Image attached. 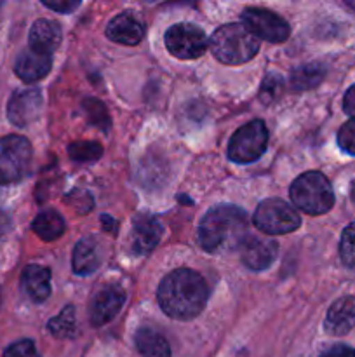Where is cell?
I'll list each match as a JSON object with an SVG mask.
<instances>
[{"instance_id": "cell-16", "label": "cell", "mask_w": 355, "mask_h": 357, "mask_svg": "<svg viewBox=\"0 0 355 357\" xmlns=\"http://www.w3.org/2000/svg\"><path fill=\"white\" fill-rule=\"evenodd\" d=\"M51 65V54H42V52L33 51V49H28V51H23L17 56L14 72L24 82H37V80L44 79L47 75Z\"/></svg>"}, {"instance_id": "cell-20", "label": "cell", "mask_w": 355, "mask_h": 357, "mask_svg": "<svg viewBox=\"0 0 355 357\" xmlns=\"http://www.w3.org/2000/svg\"><path fill=\"white\" fill-rule=\"evenodd\" d=\"M134 342L141 357H171V347L164 335L152 328H141L136 331Z\"/></svg>"}, {"instance_id": "cell-26", "label": "cell", "mask_w": 355, "mask_h": 357, "mask_svg": "<svg viewBox=\"0 0 355 357\" xmlns=\"http://www.w3.org/2000/svg\"><path fill=\"white\" fill-rule=\"evenodd\" d=\"M338 143H340L341 150L355 155V117L341 126L340 132H338Z\"/></svg>"}, {"instance_id": "cell-8", "label": "cell", "mask_w": 355, "mask_h": 357, "mask_svg": "<svg viewBox=\"0 0 355 357\" xmlns=\"http://www.w3.org/2000/svg\"><path fill=\"white\" fill-rule=\"evenodd\" d=\"M166 47L180 59H197L209 47V38L197 24L178 23L166 31Z\"/></svg>"}, {"instance_id": "cell-18", "label": "cell", "mask_w": 355, "mask_h": 357, "mask_svg": "<svg viewBox=\"0 0 355 357\" xmlns=\"http://www.w3.org/2000/svg\"><path fill=\"white\" fill-rule=\"evenodd\" d=\"M59 42H61V28L56 21H35L30 30V49L42 54H51L58 49Z\"/></svg>"}, {"instance_id": "cell-1", "label": "cell", "mask_w": 355, "mask_h": 357, "mask_svg": "<svg viewBox=\"0 0 355 357\" xmlns=\"http://www.w3.org/2000/svg\"><path fill=\"white\" fill-rule=\"evenodd\" d=\"M157 300L164 314L173 319H194L207 302V286L202 275L195 271L178 268L162 279Z\"/></svg>"}, {"instance_id": "cell-31", "label": "cell", "mask_w": 355, "mask_h": 357, "mask_svg": "<svg viewBox=\"0 0 355 357\" xmlns=\"http://www.w3.org/2000/svg\"><path fill=\"white\" fill-rule=\"evenodd\" d=\"M350 195H352V201L355 202V180H354V183H352V188H350Z\"/></svg>"}, {"instance_id": "cell-28", "label": "cell", "mask_w": 355, "mask_h": 357, "mask_svg": "<svg viewBox=\"0 0 355 357\" xmlns=\"http://www.w3.org/2000/svg\"><path fill=\"white\" fill-rule=\"evenodd\" d=\"M320 357H355V351L347 345H334V347L322 352Z\"/></svg>"}, {"instance_id": "cell-6", "label": "cell", "mask_w": 355, "mask_h": 357, "mask_svg": "<svg viewBox=\"0 0 355 357\" xmlns=\"http://www.w3.org/2000/svg\"><path fill=\"white\" fill-rule=\"evenodd\" d=\"M254 225L267 236H282L294 232L301 218L292 206L282 199H265L254 211Z\"/></svg>"}, {"instance_id": "cell-17", "label": "cell", "mask_w": 355, "mask_h": 357, "mask_svg": "<svg viewBox=\"0 0 355 357\" xmlns=\"http://www.w3.org/2000/svg\"><path fill=\"white\" fill-rule=\"evenodd\" d=\"M21 286L31 302H45L51 295V272L42 265H28L21 274Z\"/></svg>"}, {"instance_id": "cell-15", "label": "cell", "mask_w": 355, "mask_h": 357, "mask_svg": "<svg viewBox=\"0 0 355 357\" xmlns=\"http://www.w3.org/2000/svg\"><path fill=\"white\" fill-rule=\"evenodd\" d=\"M162 225L153 216H138L132 223L131 244L136 255H146L159 244Z\"/></svg>"}, {"instance_id": "cell-21", "label": "cell", "mask_w": 355, "mask_h": 357, "mask_svg": "<svg viewBox=\"0 0 355 357\" xmlns=\"http://www.w3.org/2000/svg\"><path fill=\"white\" fill-rule=\"evenodd\" d=\"M65 220L61 218V215L52 209H45V211L38 213L35 216L33 223H31V230L40 237L42 241H56L65 234Z\"/></svg>"}, {"instance_id": "cell-25", "label": "cell", "mask_w": 355, "mask_h": 357, "mask_svg": "<svg viewBox=\"0 0 355 357\" xmlns=\"http://www.w3.org/2000/svg\"><path fill=\"white\" fill-rule=\"evenodd\" d=\"M340 257L347 267H355V223H350L341 234Z\"/></svg>"}, {"instance_id": "cell-24", "label": "cell", "mask_w": 355, "mask_h": 357, "mask_svg": "<svg viewBox=\"0 0 355 357\" xmlns=\"http://www.w3.org/2000/svg\"><path fill=\"white\" fill-rule=\"evenodd\" d=\"M70 157L73 160H80V162H89V160L100 159L103 149L94 142H77L72 143L68 149Z\"/></svg>"}, {"instance_id": "cell-9", "label": "cell", "mask_w": 355, "mask_h": 357, "mask_svg": "<svg viewBox=\"0 0 355 357\" xmlns=\"http://www.w3.org/2000/svg\"><path fill=\"white\" fill-rule=\"evenodd\" d=\"M242 24L254 35L256 38L271 42V44H281L291 33L289 23L271 10L260 9V7H251L242 13Z\"/></svg>"}, {"instance_id": "cell-14", "label": "cell", "mask_w": 355, "mask_h": 357, "mask_svg": "<svg viewBox=\"0 0 355 357\" xmlns=\"http://www.w3.org/2000/svg\"><path fill=\"white\" fill-rule=\"evenodd\" d=\"M106 37L117 44L136 45L145 37V30L131 13H120L106 24Z\"/></svg>"}, {"instance_id": "cell-29", "label": "cell", "mask_w": 355, "mask_h": 357, "mask_svg": "<svg viewBox=\"0 0 355 357\" xmlns=\"http://www.w3.org/2000/svg\"><path fill=\"white\" fill-rule=\"evenodd\" d=\"M44 3L47 9H52V10H58V13H72L73 9H77L79 7V2L77 0H73V2H42Z\"/></svg>"}, {"instance_id": "cell-27", "label": "cell", "mask_w": 355, "mask_h": 357, "mask_svg": "<svg viewBox=\"0 0 355 357\" xmlns=\"http://www.w3.org/2000/svg\"><path fill=\"white\" fill-rule=\"evenodd\" d=\"M3 357H40L37 347L31 340H19L10 344L3 351Z\"/></svg>"}, {"instance_id": "cell-2", "label": "cell", "mask_w": 355, "mask_h": 357, "mask_svg": "<svg viewBox=\"0 0 355 357\" xmlns=\"http://www.w3.org/2000/svg\"><path fill=\"white\" fill-rule=\"evenodd\" d=\"M247 236V215L237 206L212 208L198 227V244L209 253H221L240 248Z\"/></svg>"}, {"instance_id": "cell-30", "label": "cell", "mask_w": 355, "mask_h": 357, "mask_svg": "<svg viewBox=\"0 0 355 357\" xmlns=\"http://www.w3.org/2000/svg\"><path fill=\"white\" fill-rule=\"evenodd\" d=\"M343 110L347 112L348 115L355 117V86H352L350 89L347 91L343 100Z\"/></svg>"}, {"instance_id": "cell-22", "label": "cell", "mask_w": 355, "mask_h": 357, "mask_svg": "<svg viewBox=\"0 0 355 357\" xmlns=\"http://www.w3.org/2000/svg\"><path fill=\"white\" fill-rule=\"evenodd\" d=\"M324 75H326V68L319 63H312V65H303L292 70L289 82H291V87L294 91H306L319 86L322 82Z\"/></svg>"}, {"instance_id": "cell-13", "label": "cell", "mask_w": 355, "mask_h": 357, "mask_svg": "<svg viewBox=\"0 0 355 357\" xmlns=\"http://www.w3.org/2000/svg\"><path fill=\"white\" fill-rule=\"evenodd\" d=\"M355 326V296L336 300L327 310L324 328L333 337H343Z\"/></svg>"}, {"instance_id": "cell-4", "label": "cell", "mask_w": 355, "mask_h": 357, "mask_svg": "<svg viewBox=\"0 0 355 357\" xmlns=\"http://www.w3.org/2000/svg\"><path fill=\"white\" fill-rule=\"evenodd\" d=\"M291 201L306 215H324L334 206V192L329 180L319 171H308L292 181L289 188Z\"/></svg>"}, {"instance_id": "cell-23", "label": "cell", "mask_w": 355, "mask_h": 357, "mask_svg": "<svg viewBox=\"0 0 355 357\" xmlns=\"http://www.w3.org/2000/svg\"><path fill=\"white\" fill-rule=\"evenodd\" d=\"M47 330L58 338L73 337V335H75V331H77L75 309H73L72 305L65 307V309L61 310V314H59V316L52 317V319L49 321Z\"/></svg>"}, {"instance_id": "cell-7", "label": "cell", "mask_w": 355, "mask_h": 357, "mask_svg": "<svg viewBox=\"0 0 355 357\" xmlns=\"http://www.w3.org/2000/svg\"><path fill=\"white\" fill-rule=\"evenodd\" d=\"M268 145V131L263 121H253L233 132L228 145L230 160L249 164L260 159Z\"/></svg>"}, {"instance_id": "cell-19", "label": "cell", "mask_w": 355, "mask_h": 357, "mask_svg": "<svg viewBox=\"0 0 355 357\" xmlns=\"http://www.w3.org/2000/svg\"><path fill=\"white\" fill-rule=\"evenodd\" d=\"M101 261L100 246L93 237H86V239L79 241L73 250L72 255V265L73 272L79 275H89L94 271H97Z\"/></svg>"}, {"instance_id": "cell-10", "label": "cell", "mask_w": 355, "mask_h": 357, "mask_svg": "<svg viewBox=\"0 0 355 357\" xmlns=\"http://www.w3.org/2000/svg\"><path fill=\"white\" fill-rule=\"evenodd\" d=\"M125 303V291L120 286H106L100 289L90 300L89 321L93 326H103L110 323Z\"/></svg>"}, {"instance_id": "cell-12", "label": "cell", "mask_w": 355, "mask_h": 357, "mask_svg": "<svg viewBox=\"0 0 355 357\" xmlns=\"http://www.w3.org/2000/svg\"><path fill=\"white\" fill-rule=\"evenodd\" d=\"M42 108V93L38 89H24L14 94L7 107L9 121L17 128L31 124Z\"/></svg>"}, {"instance_id": "cell-3", "label": "cell", "mask_w": 355, "mask_h": 357, "mask_svg": "<svg viewBox=\"0 0 355 357\" xmlns=\"http://www.w3.org/2000/svg\"><path fill=\"white\" fill-rule=\"evenodd\" d=\"M209 49L223 65H244L260 51L258 38L242 23L219 26L209 38Z\"/></svg>"}, {"instance_id": "cell-11", "label": "cell", "mask_w": 355, "mask_h": 357, "mask_svg": "<svg viewBox=\"0 0 355 357\" xmlns=\"http://www.w3.org/2000/svg\"><path fill=\"white\" fill-rule=\"evenodd\" d=\"M240 250V260L247 268L254 272L265 271L270 267L277 258V243L270 237H254L247 236Z\"/></svg>"}, {"instance_id": "cell-5", "label": "cell", "mask_w": 355, "mask_h": 357, "mask_svg": "<svg viewBox=\"0 0 355 357\" xmlns=\"http://www.w3.org/2000/svg\"><path fill=\"white\" fill-rule=\"evenodd\" d=\"M31 166V145L17 135L0 139V185L17 183L28 174Z\"/></svg>"}]
</instances>
